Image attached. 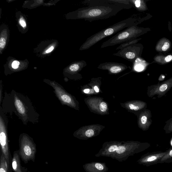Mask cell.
<instances>
[{"label":"cell","mask_w":172,"mask_h":172,"mask_svg":"<svg viewBox=\"0 0 172 172\" xmlns=\"http://www.w3.org/2000/svg\"><path fill=\"white\" fill-rule=\"evenodd\" d=\"M1 107L5 114H15L24 125L29 122L35 124L39 122L40 115L29 98L14 90L10 93L5 92Z\"/></svg>","instance_id":"6da1fadb"},{"label":"cell","mask_w":172,"mask_h":172,"mask_svg":"<svg viewBox=\"0 0 172 172\" xmlns=\"http://www.w3.org/2000/svg\"><path fill=\"white\" fill-rule=\"evenodd\" d=\"M83 3L88 6L77 10L75 13V18L90 22L109 18L124 10L121 7L108 3L105 0H86Z\"/></svg>","instance_id":"7a4b0ae2"},{"label":"cell","mask_w":172,"mask_h":172,"mask_svg":"<svg viewBox=\"0 0 172 172\" xmlns=\"http://www.w3.org/2000/svg\"><path fill=\"white\" fill-rule=\"evenodd\" d=\"M135 20L129 17L108 27L88 38L81 46L80 51L88 50L105 38L117 34L129 26L135 25Z\"/></svg>","instance_id":"3957f363"},{"label":"cell","mask_w":172,"mask_h":172,"mask_svg":"<svg viewBox=\"0 0 172 172\" xmlns=\"http://www.w3.org/2000/svg\"><path fill=\"white\" fill-rule=\"evenodd\" d=\"M9 120L6 114L0 107V143L1 152L4 155L9 170L12 169V158L10 154L8 135ZM13 170V169H12Z\"/></svg>","instance_id":"277c9868"},{"label":"cell","mask_w":172,"mask_h":172,"mask_svg":"<svg viewBox=\"0 0 172 172\" xmlns=\"http://www.w3.org/2000/svg\"><path fill=\"white\" fill-rule=\"evenodd\" d=\"M19 154L21 159L25 164L30 161L34 162L36 146L32 138L26 133L21 134L19 137Z\"/></svg>","instance_id":"5b68a950"},{"label":"cell","mask_w":172,"mask_h":172,"mask_svg":"<svg viewBox=\"0 0 172 172\" xmlns=\"http://www.w3.org/2000/svg\"><path fill=\"white\" fill-rule=\"evenodd\" d=\"M138 28L135 25L129 26L119 32L109 39L105 41L101 45V48L114 46L122 44L133 40L137 37L140 33Z\"/></svg>","instance_id":"8992f818"},{"label":"cell","mask_w":172,"mask_h":172,"mask_svg":"<svg viewBox=\"0 0 172 172\" xmlns=\"http://www.w3.org/2000/svg\"><path fill=\"white\" fill-rule=\"evenodd\" d=\"M44 82L51 86L54 90L55 96L63 105L75 107V104L72 97L64 89L60 84L55 81L45 80Z\"/></svg>","instance_id":"52a82bcc"},{"label":"cell","mask_w":172,"mask_h":172,"mask_svg":"<svg viewBox=\"0 0 172 172\" xmlns=\"http://www.w3.org/2000/svg\"><path fill=\"white\" fill-rule=\"evenodd\" d=\"M138 47L135 44L122 48L113 55L118 56L133 62L138 55Z\"/></svg>","instance_id":"ba28073f"},{"label":"cell","mask_w":172,"mask_h":172,"mask_svg":"<svg viewBox=\"0 0 172 172\" xmlns=\"http://www.w3.org/2000/svg\"><path fill=\"white\" fill-rule=\"evenodd\" d=\"M128 68L125 64L115 62H106L101 63L98 66V68L107 70L111 74H118Z\"/></svg>","instance_id":"9c48e42d"},{"label":"cell","mask_w":172,"mask_h":172,"mask_svg":"<svg viewBox=\"0 0 172 172\" xmlns=\"http://www.w3.org/2000/svg\"><path fill=\"white\" fill-rule=\"evenodd\" d=\"M20 157L19 150L14 152L12 161V169L15 172H19L22 170L21 165Z\"/></svg>","instance_id":"30bf717a"},{"label":"cell","mask_w":172,"mask_h":172,"mask_svg":"<svg viewBox=\"0 0 172 172\" xmlns=\"http://www.w3.org/2000/svg\"><path fill=\"white\" fill-rule=\"evenodd\" d=\"M106 1L111 4L120 6L124 9H130L132 7L129 0H106Z\"/></svg>","instance_id":"8fae6325"},{"label":"cell","mask_w":172,"mask_h":172,"mask_svg":"<svg viewBox=\"0 0 172 172\" xmlns=\"http://www.w3.org/2000/svg\"><path fill=\"white\" fill-rule=\"evenodd\" d=\"M12 169H8L5 158L3 154L1 152V160H0V172H12Z\"/></svg>","instance_id":"7c38bea8"},{"label":"cell","mask_w":172,"mask_h":172,"mask_svg":"<svg viewBox=\"0 0 172 172\" xmlns=\"http://www.w3.org/2000/svg\"><path fill=\"white\" fill-rule=\"evenodd\" d=\"M139 40V39H134L121 44L119 47L117 48L116 50H120L122 48L129 46V45L135 44Z\"/></svg>","instance_id":"4fadbf2b"},{"label":"cell","mask_w":172,"mask_h":172,"mask_svg":"<svg viewBox=\"0 0 172 172\" xmlns=\"http://www.w3.org/2000/svg\"><path fill=\"white\" fill-rule=\"evenodd\" d=\"M107 108V104L103 102L101 103L100 106V110L102 112H105L106 111Z\"/></svg>","instance_id":"5bb4252c"},{"label":"cell","mask_w":172,"mask_h":172,"mask_svg":"<svg viewBox=\"0 0 172 172\" xmlns=\"http://www.w3.org/2000/svg\"><path fill=\"white\" fill-rule=\"evenodd\" d=\"M6 45V40L4 38L2 37L0 39V48L3 49Z\"/></svg>","instance_id":"9a60e30c"},{"label":"cell","mask_w":172,"mask_h":172,"mask_svg":"<svg viewBox=\"0 0 172 172\" xmlns=\"http://www.w3.org/2000/svg\"><path fill=\"white\" fill-rule=\"evenodd\" d=\"M2 82V81L1 80V86H0V104H1V105L3 98V85Z\"/></svg>","instance_id":"2e32d148"},{"label":"cell","mask_w":172,"mask_h":172,"mask_svg":"<svg viewBox=\"0 0 172 172\" xmlns=\"http://www.w3.org/2000/svg\"><path fill=\"white\" fill-rule=\"evenodd\" d=\"M94 134V132L92 129H89L87 130L86 133L85 135L88 137H91Z\"/></svg>","instance_id":"e0dca14e"},{"label":"cell","mask_w":172,"mask_h":172,"mask_svg":"<svg viewBox=\"0 0 172 172\" xmlns=\"http://www.w3.org/2000/svg\"><path fill=\"white\" fill-rule=\"evenodd\" d=\"M125 148L124 146H120L118 147L116 151L117 152L118 154L123 153L125 151Z\"/></svg>","instance_id":"ac0fdd59"},{"label":"cell","mask_w":172,"mask_h":172,"mask_svg":"<svg viewBox=\"0 0 172 172\" xmlns=\"http://www.w3.org/2000/svg\"><path fill=\"white\" fill-rule=\"evenodd\" d=\"M20 62L17 61H14L12 64V67L13 69H16L19 67Z\"/></svg>","instance_id":"d6986e66"},{"label":"cell","mask_w":172,"mask_h":172,"mask_svg":"<svg viewBox=\"0 0 172 172\" xmlns=\"http://www.w3.org/2000/svg\"><path fill=\"white\" fill-rule=\"evenodd\" d=\"M19 23L20 25L23 28H24L26 27V24L25 21L23 17H21L19 20Z\"/></svg>","instance_id":"ffe728a7"},{"label":"cell","mask_w":172,"mask_h":172,"mask_svg":"<svg viewBox=\"0 0 172 172\" xmlns=\"http://www.w3.org/2000/svg\"><path fill=\"white\" fill-rule=\"evenodd\" d=\"M170 47V44L168 42H166L162 47V50L163 51H166Z\"/></svg>","instance_id":"44dd1931"},{"label":"cell","mask_w":172,"mask_h":172,"mask_svg":"<svg viewBox=\"0 0 172 172\" xmlns=\"http://www.w3.org/2000/svg\"><path fill=\"white\" fill-rule=\"evenodd\" d=\"M118 148V147L117 145H113L111 146L109 149V151L110 152H113L117 151Z\"/></svg>","instance_id":"7402d4cb"},{"label":"cell","mask_w":172,"mask_h":172,"mask_svg":"<svg viewBox=\"0 0 172 172\" xmlns=\"http://www.w3.org/2000/svg\"><path fill=\"white\" fill-rule=\"evenodd\" d=\"M129 107L130 109L135 110H138L139 108L138 106H135V105L132 104H129Z\"/></svg>","instance_id":"603a6c76"},{"label":"cell","mask_w":172,"mask_h":172,"mask_svg":"<svg viewBox=\"0 0 172 172\" xmlns=\"http://www.w3.org/2000/svg\"><path fill=\"white\" fill-rule=\"evenodd\" d=\"M167 88V86L166 84H164V85L161 86L159 88V90L161 92H164L166 90Z\"/></svg>","instance_id":"cb8c5ba5"},{"label":"cell","mask_w":172,"mask_h":172,"mask_svg":"<svg viewBox=\"0 0 172 172\" xmlns=\"http://www.w3.org/2000/svg\"><path fill=\"white\" fill-rule=\"evenodd\" d=\"M95 166L97 170H102L104 168L102 165L100 163L96 164Z\"/></svg>","instance_id":"d4e9b609"},{"label":"cell","mask_w":172,"mask_h":172,"mask_svg":"<svg viewBox=\"0 0 172 172\" xmlns=\"http://www.w3.org/2000/svg\"><path fill=\"white\" fill-rule=\"evenodd\" d=\"M147 120V118L146 116H143L141 118L142 123L143 124H145L146 123Z\"/></svg>","instance_id":"484cf974"},{"label":"cell","mask_w":172,"mask_h":172,"mask_svg":"<svg viewBox=\"0 0 172 172\" xmlns=\"http://www.w3.org/2000/svg\"><path fill=\"white\" fill-rule=\"evenodd\" d=\"M172 59V56L171 55H168L165 58V61L167 62L170 61Z\"/></svg>","instance_id":"4316f807"},{"label":"cell","mask_w":172,"mask_h":172,"mask_svg":"<svg viewBox=\"0 0 172 172\" xmlns=\"http://www.w3.org/2000/svg\"><path fill=\"white\" fill-rule=\"evenodd\" d=\"M156 159L157 157L156 156H152L148 158L147 161H149V162H150V161H152L155 160Z\"/></svg>","instance_id":"83f0119b"},{"label":"cell","mask_w":172,"mask_h":172,"mask_svg":"<svg viewBox=\"0 0 172 172\" xmlns=\"http://www.w3.org/2000/svg\"><path fill=\"white\" fill-rule=\"evenodd\" d=\"M54 48L53 46H52L46 51V53L48 54L50 53V52L54 50Z\"/></svg>","instance_id":"f1b7e54d"},{"label":"cell","mask_w":172,"mask_h":172,"mask_svg":"<svg viewBox=\"0 0 172 172\" xmlns=\"http://www.w3.org/2000/svg\"><path fill=\"white\" fill-rule=\"evenodd\" d=\"M94 90L95 91H96V92L97 93H98L99 92V89L98 88V87L97 86H95L94 87Z\"/></svg>","instance_id":"f546056e"},{"label":"cell","mask_w":172,"mask_h":172,"mask_svg":"<svg viewBox=\"0 0 172 172\" xmlns=\"http://www.w3.org/2000/svg\"><path fill=\"white\" fill-rule=\"evenodd\" d=\"M90 91V89H86L84 90V92L85 93L87 94L89 93Z\"/></svg>","instance_id":"4dcf8cb0"},{"label":"cell","mask_w":172,"mask_h":172,"mask_svg":"<svg viewBox=\"0 0 172 172\" xmlns=\"http://www.w3.org/2000/svg\"><path fill=\"white\" fill-rule=\"evenodd\" d=\"M170 156L172 157V150H171L170 152Z\"/></svg>","instance_id":"1f68e13d"},{"label":"cell","mask_w":172,"mask_h":172,"mask_svg":"<svg viewBox=\"0 0 172 172\" xmlns=\"http://www.w3.org/2000/svg\"><path fill=\"white\" fill-rule=\"evenodd\" d=\"M23 170H22V171H20V172H23Z\"/></svg>","instance_id":"d6a6232c"}]
</instances>
